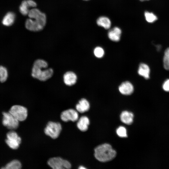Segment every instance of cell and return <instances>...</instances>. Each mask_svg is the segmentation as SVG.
I'll return each instance as SVG.
<instances>
[{
  "instance_id": "52a82bcc",
  "label": "cell",
  "mask_w": 169,
  "mask_h": 169,
  "mask_svg": "<svg viewBox=\"0 0 169 169\" xmlns=\"http://www.w3.org/2000/svg\"><path fill=\"white\" fill-rule=\"evenodd\" d=\"M5 141L10 148L17 149L21 143V139L16 132L12 131L7 133Z\"/></svg>"
},
{
  "instance_id": "484cf974",
  "label": "cell",
  "mask_w": 169,
  "mask_h": 169,
  "mask_svg": "<svg viewBox=\"0 0 169 169\" xmlns=\"http://www.w3.org/2000/svg\"><path fill=\"white\" fill-rule=\"evenodd\" d=\"M162 88L165 91L169 92V79H166L162 85Z\"/></svg>"
},
{
  "instance_id": "603a6c76",
  "label": "cell",
  "mask_w": 169,
  "mask_h": 169,
  "mask_svg": "<svg viewBox=\"0 0 169 169\" xmlns=\"http://www.w3.org/2000/svg\"><path fill=\"white\" fill-rule=\"evenodd\" d=\"M8 77V72L6 69L2 66H0V81L4 82Z\"/></svg>"
},
{
  "instance_id": "ac0fdd59",
  "label": "cell",
  "mask_w": 169,
  "mask_h": 169,
  "mask_svg": "<svg viewBox=\"0 0 169 169\" xmlns=\"http://www.w3.org/2000/svg\"><path fill=\"white\" fill-rule=\"evenodd\" d=\"M15 19V14L13 12H9L4 16L2 20V23L4 26H10L13 24Z\"/></svg>"
},
{
  "instance_id": "2e32d148",
  "label": "cell",
  "mask_w": 169,
  "mask_h": 169,
  "mask_svg": "<svg viewBox=\"0 0 169 169\" xmlns=\"http://www.w3.org/2000/svg\"><path fill=\"white\" fill-rule=\"evenodd\" d=\"M89 124L90 120L88 117L82 116L79 119L77 125L80 130L85 131L87 130Z\"/></svg>"
},
{
  "instance_id": "f546056e",
  "label": "cell",
  "mask_w": 169,
  "mask_h": 169,
  "mask_svg": "<svg viewBox=\"0 0 169 169\" xmlns=\"http://www.w3.org/2000/svg\"><path fill=\"white\" fill-rule=\"evenodd\" d=\"M140 0L141 1H145V0Z\"/></svg>"
},
{
  "instance_id": "cb8c5ba5",
  "label": "cell",
  "mask_w": 169,
  "mask_h": 169,
  "mask_svg": "<svg viewBox=\"0 0 169 169\" xmlns=\"http://www.w3.org/2000/svg\"><path fill=\"white\" fill-rule=\"evenodd\" d=\"M117 135L121 137H127V131L126 128L124 126H120L116 130Z\"/></svg>"
},
{
  "instance_id": "d6986e66",
  "label": "cell",
  "mask_w": 169,
  "mask_h": 169,
  "mask_svg": "<svg viewBox=\"0 0 169 169\" xmlns=\"http://www.w3.org/2000/svg\"><path fill=\"white\" fill-rule=\"evenodd\" d=\"M22 167L21 162L17 160H13L7 164L2 169H20Z\"/></svg>"
},
{
  "instance_id": "4316f807",
  "label": "cell",
  "mask_w": 169,
  "mask_h": 169,
  "mask_svg": "<svg viewBox=\"0 0 169 169\" xmlns=\"http://www.w3.org/2000/svg\"><path fill=\"white\" fill-rule=\"evenodd\" d=\"M27 1L30 7L34 8L36 7L37 4L33 1L32 0H27Z\"/></svg>"
},
{
  "instance_id": "4fadbf2b",
  "label": "cell",
  "mask_w": 169,
  "mask_h": 169,
  "mask_svg": "<svg viewBox=\"0 0 169 169\" xmlns=\"http://www.w3.org/2000/svg\"><path fill=\"white\" fill-rule=\"evenodd\" d=\"M150 69L146 64L141 63L139 65L138 70V74L146 79L150 78Z\"/></svg>"
},
{
  "instance_id": "8fae6325",
  "label": "cell",
  "mask_w": 169,
  "mask_h": 169,
  "mask_svg": "<svg viewBox=\"0 0 169 169\" xmlns=\"http://www.w3.org/2000/svg\"><path fill=\"white\" fill-rule=\"evenodd\" d=\"M134 87L130 82L126 81L123 82L119 87V90L122 94L129 95L131 94L134 91Z\"/></svg>"
},
{
  "instance_id": "7a4b0ae2",
  "label": "cell",
  "mask_w": 169,
  "mask_h": 169,
  "mask_svg": "<svg viewBox=\"0 0 169 169\" xmlns=\"http://www.w3.org/2000/svg\"><path fill=\"white\" fill-rule=\"evenodd\" d=\"M48 64L45 60L38 59L34 62L32 68V77L38 80L44 81L50 78L54 74L51 68H48Z\"/></svg>"
},
{
  "instance_id": "f1b7e54d",
  "label": "cell",
  "mask_w": 169,
  "mask_h": 169,
  "mask_svg": "<svg viewBox=\"0 0 169 169\" xmlns=\"http://www.w3.org/2000/svg\"><path fill=\"white\" fill-rule=\"evenodd\" d=\"M79 169H85L86 168H85V167H84L83 166H80L79 167Z\"/></svg>"
},
{
  "instance_id": "44dd1931",
  "label": "cell",
  "mask_w": 169,
  "mask_h": 169,
  "mask_svg": "<svg viewBox=\"0 0 169 169\" xmlns=\"http://www.w3.org/2000/svg\"><path fill=\"white\" fill-rule=\"evenodd\" d=\"M29 6L27 0H24L21 3L19 7V11L22 14L24 15L28 14L30 10Z\"/></svg>"
},
{
  "instance_id": "ba28073f",
  "label": "cell",
  "mask_w": 169,
  "mask_h": 169,
  "mask_svg": "<svg viewBox=\"0 0 169 169\" xmlns=\"http://www.w3.org/2000/svg\"><path fill=\"white\" fill-rule=\"evenodd\" d=\"M48 163L51 168L54 169H69L71 167L69 161L59 157L50 159Z\"/></svg>"
},
{
  "instance_id": "7402d4cb",
  "label": "cell",
  "mask_w": 169,
  "mask_h": 169,
  "mask_svg": "<svg viewBox=\"0 0 169 169\" xmlns=\"http://www.w3.org/2000/svg\"><path fill=\"white\" fill-rule=\"evenodd\" d=\"M163 63L165 69L169 70V48H167L165 51Z\"/></svg>"
},
{
  "instance_id": "8992f818",
  "label": "cell",
  "mask_w": 169,
  "mask_h": 169,
  "mask_svg": "<svg viewBox=\"0 0 169 169\" xmlns=\"http://www.w3.org/2000/svg\"><path fill=\"white\" fill-rule=\"evenodd\" d=\"M8 112L19 121L24 120L28 115L27 108L20 105H15L13 106Z\"/></svg>"
},
{
  "instance_id": "4dcf8cb0",
  "label": "cell",
  "mask_w": 169,
  "mask_h": 169,
  "mask_svg": "<svg viewBox=\"0 0 169 169\" xmlns=\"http://www.w3.org/2000/svg\"><path fill=\"white\" fill-rule=\"evenodd\" d=\"M85 0V1H88V0Z\"/></svg>"
},
{
  "instance_id": "d4e9b609",
  "label": "cell",
  "mask_w": 169,
  "mask_h": 169,
  "mask_svg": "<svg viewBox=\"0 0 169 169\" xmlns=\"http://www.w3.org/2000/svg\"><path fill=\"white\" fill-rule=\"evenodd\" d=\"M94 54L98 58H101L104 55V51L103 49L100 47H97L94 49Z\"/></svg>"
},
{
  "instance_id": "5b68a950",
  "label": "cell",
  "mask_w": 169,
  "mask_h": 169,
  "mask_svg": "<svg viewBox=\"0 0 169 169\" xmlns=\"http://www.w3.org/2000/svg\"><path fill=\"white\" fill-rule=\"evenodd\" d=\"M2 124L8 129L13 130L18 128L19 125V121L15 118L10 113L3 112Z\"/></svg>"
},
{
  "instance_id": "5bb4252c",
  "label": "cell",
  "mask_w": 169,
  "mask_h": 169,
  "mask_svg": "<svg viewBox=\"0 0 169 169\" xmlns=\"http://www.w3.org/2000/svg\"><path fill=\"white\" fill-rule=\"evenodd\" d=\"M90 107L89 103L87 100L84 98L81 99L76 106L77 110L81 113L88 111Z\"/></svg>"
},
{
  "instance_id": "30bf717a",
  "label": "cell",
  "mask_w": 169,
  "mask_h": 169,
  "mask_svg": "<svg viewBox=\"0 0 169 169\" xmlns=\"http://www.w3.org/2000/svg\"><path fill=\"white\" fill-rule=\"evenodd\" d=\"M77 79L76 75L72 71H67L63 76L64 82L67 86H71L74 85L76 83Z\"/></svg>"
},
{
  "instance_id": "83f0119b",
  "label": "cell",
  "mask_w": 169,
  "mask_h": 169,
  "mask_svg": "<svg viewBox=\"0 0 169 169\" xmlns=\"http://www.w3.org/2000/svg\"><path fill=\"white\" fill-rule=\"evenodd\" d=\"M157 47L158 50H159L160 49H161V46L160 45H158V46H157Z\"/></svg>"
},
{
  "instance_id": "9c48e42d",
  "label": "cell",
  "mask_w": 169,
  "mask_h": 169,
  "mask_svg": "<svg viewBox=\"0 0 169 169\" xmlns=\"http://www.w3.org/2000/svg\"><path fill=\"white\" fill-rule=\"evenodd\" d=\"M60 117L61 119L64 122L69 120L74 122L78 120L79 115L76 111L73 109H69L62 112Z\"/></svg>"
},
{
  "instance_id": "3957f363",
  "label": "cell",
  "mask_w": 169,
  "mask_h": 169,
  "mask_svg": "<svg viewBox=\"0 0 169 169\" xmlns=\"http://www.w3.org/2000/svg\"><path fill=\"white\" fill-rule=\"evenodd\" d=\"M94 156L99 161L107 162L111 160L116 156V153L111 146L107 143L100 145L94 150Z\"/></svg>"
},
{
  "instance_id": "e0dca14e",
  "label": "cell",
  "mask_w": 169,
  "mask_h": 169,
  "mask_svg": "<svg viewBox=\"0 0 169 169\" xmlns=\"http://www.w3.org/2000/svg\"><path fill=\"white\" fill-rule=\"evenodd\" d=\"M97 24L106 29H109L111 27V23L110 19L105 16H101L96 21Z\"/></svg>"
},
{
  "instance_id": "1f68e13d",
  "label": "cell",
  "mask_w": 169,
  "mask_h": 169,
  "mask_svg": "<svg viewBox=\"0 0 169 169\" xmlns=\"http://www.w3.org/2000/svg\"><path fill=\"white\" fill-rule=\"evenodd\" d=\"M147 0V1H148V0Z\"/></svg>"
},
{
  "instance_id": "7c38bea8",
  "label": "cell",
  "mask_w": 169,
  "mask_h": 169,
  "mask_svg": "<svg viewBox=\"0 0 169 169\" xmlns=\"http://www.w3.org/2000/svg\"><path fill=\"white\" fill-rule=\"evenodd\" d=\"M121 33L120 28L118 27H115L109 31L108 36L111 41L118 42L120 39Z\"/></svg>"
},
{
  "instance_id": "ffe728a7",
  "label": "cell",
  "mask_w": 169,
  "mask_h": 169,
  "mask_svg": "<svg viewBox=\"0 0 169 169\" xmlns=\"http://www.w3.org/2000/svg\"><path fill=\"white\" fill-rule=\"evenodd\" d=\"M144 16L146 20L149 23H153L158 19L157 16L154 13L147 11L145 12Z\"/></svg>"
},
{
  "instance_id": "277c9868",
  "label": "cell",
  "mask_w": 169,
  "mask_h": 169,
  "mask_svg": "<svg viewBox=\"0 0 169 169\" xmlns=\"http://www.w3.org/2000/svg\"><path fill=\"white\" fill-rule=\"evenodd\" d=\"M62 127L60 123L49 121L45 128L44 132L47 135L53 139H56L59 136Z\"/></svg>"
},
{
  "instance_id": "6da1fadb",
  "label": "cell",
  "mask_w": 169,
  "mask_h": 169,
  "mask_svg": "<svg viewBox=\"0 0 169 169\" xmlns=\"http://www.w3.org/2000/svg\"><path fill=\"white\" fill-rule=\"evenodd\" d=\"M29 18L25 22V27L28 30L37 31L42 30L46 23L45 14L37 8L30 10L28 14Z\"/></svg>"
},
{
  "instance_id": "9a60e30c",
  "label": "cell",
  "mask_w": 169,
  "mask_h": 169,
  "mask_svg": "<svg viewBox=\"0 0 169 169\" xmlns=\"http://www.w3.org/2000/svg\"><path fill=\"white\" fill-rule=\"evenodd\" d=\"M133 118V114L132 112L127 111H123L120 115L121 121L127 125H130L132 123Z\"/></svg>"
}]
</instances>
